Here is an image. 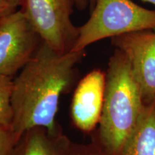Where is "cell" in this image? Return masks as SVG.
Listing matches in <instances>:
<instances>
[{"mask_svg": "<svg viewBox=\"0 0 155 155\" xmlns=\"http://www.w3.org/2000/svg\"><path fill=\"white\" fill-rule=\"evenodd\" d=\"M84 51L58 53L42 42L34 55L13 81L11 129L18 140L35 127L50 133L60 130L55 119L62 95L68 92L75 78V65Z\"/></svg>", "mask_w": 155, "mask_h": 155, "instance_id": "obj_1", "label": "cell"}, {"mask_svg": "<svg viewBox=\"0 0 155 155\" xmlns=\"http://www.w3.org/2000/svg\"><path fill=\"white\" fill-rule=\"evenodd\" d=\"M145 104L131 64L119 49L110 58L99 121L100 148L106 155H122Z\"/></svg>", "mask_w": 155, "mask_h": 155, "instance_id": "obj_2", "label": "cell"}, {"mask_svg": "<svg viewBox=\"0 0 155 155\" xmlns=\"http://www.w3.org/2000/svg\"><path fill=\"white\" fill-rule=\"evenodd\" d=\"M154 30L155 10L131 0H96L88 21L78 28L71 51H84L90 45L108 38Z\"/></svg>", "mask_w": 155, "mask_h": 155, "instance_id": "obj_3", "label": "cell"}, {"mask_svg": "<svg viewBox=\"0 0 155 155\" xmlns=\"http://www.w3.org/2000/svg\"><path fill=\"white\" fill-rule=\"evenodd\" d=\"M72 0H22L21 10L42 42L58 53L71 51L78 28L71 21Z\"/></svg>", "mask_w": 155, "mask_h": 155, "instance_id": "obj_4", "label": "cell"}, {"mask_svg": "<svg viewBox=\"0 0 155 155\" xmlns=\"http://www.w3.org/2000/svg\"><path fill=\"white\" fill-rule=\"evenodd\" d=\"M40 37L21 9L0 25V75L12 77L30 61L40 45Z\"/></svg>", "mask_w": 155, "mask_h": 155, "instance_id": "obj_5", "label": "cell"}, {"mask_svg": "<svg viewBox=\"0 0 155 155\" xmlns=\"http://www.w3.org/2000/svg\"><path fill=\"white\" fill-rule=\"evenodd\" d=\"M127 56L140 86L145 105L155 103V32L144 30L111 38Z\"/></svg>", "mask_w": 155, "mask_h": 155, "instance_id": "obj_6", "label": "cell"}, {"mask_svg": "<svg viewBox=\"0 0 155 155\" xmlns=\"http://www.w3.org/2000/svg\"><path fill=\"white\" fill-rule=\"evenodd\" d=\"M106 88V73L93 70L79 81L71 106L75 127L83 132H91L99 124Z\"/></svg>", "mask_w": 155, "mask_h": 155, "instance_id": "obj_7", "label": "cell"}, {"mask_svg": "<svg viewBox=\"0 0 155 155\" xmlns=\"http://www.w3.org/2000/svg\"><path fill=\"white\" fill-rule=\"evenodd\" d=\"M71 144L61 131L35 127L23 133L9 155H66Z\"/></svg>", "mask_w": 155, "mask_h": 155, "instance_id": "obj_8", "label": "cell"}, {"mask_svg": "<svg viewBox=\"0 0 155 155\" xmlns=\"http://www.w3.org/2000/svg\"><path fill=\"white\" fill-rule=\"evenodd\" d=\"M122 155H155V103L145 105Z\"/></svg>", "mask_w": 155, "mask_h": 155, "instance_id": "obj_9", "label": "cell"}, {"mask_svg": "<svg viewBox=\"0 0 155 155\" xmlns=\"http://www.w3.org/2000/svg\"><path fill=\"white\" fill-rule=\"evenodd\" d=\"M12 87V77L0 75V126L11 127L13 118L11 102Z\"/></svg>", "mask_w": 155, "mask_h": 155, "instance_id": "obj_10", "label": "cell"}, {"mask_svg": "<svg viewBox=\"0 0 155 155\" xmlns=\"http://www.w3.org/2000/svg\"><path fill=\"white\" fill-rule=\"evenodd\" d=\"M18 139L11 127L0 126V155H9Z\"/></svg>", "mask_w": 155, "mask_h": 155, "instance_id": "obj_11", "label": "cell"}, {"mask_svg": "<svg viewBox=\"0 0 155 155\" xmlns=\"http://www.w3.org/2000/svg\"><path fill=\"white\" fill-rule=\"evenodd\" d=\"M66 155H106L100 148L95 145L73 144L70 147Z\"/></svg>", "mask_w": 155, "mask_h": 155, "instance_id": "obj_12", "label": "cell"}, {"mask_svg": "<svg viewBox=\"0 0 155 155\" xmlns=\"http://www.w3.org/2000/svg\"><path fill=\"white\" fill-rule=\"evenodd\" d=\"M22 4V0H0V19L18 10Z\"/></svg>", "mask_w": 155, "mask_h": 155, "instance_id": "obj_13", "label": "cell"}, {"mask_svg": "<svg viewBox=\"0 0 155 155\" xmlns=\"http://www.w3.org/2000/svg\"><path fill=\"white\" fill-rule=\"evenodd\" d=\"M74 5L80 10H83L86 9V7L89 5L88 0H72Z\"/></svg>", "mask_w": 155, "mask_h": 155, "instance_id": "obj_14", "label": "cell"}, {"mask_svg": "<svg viewBox=\"0 0 155 155\" xmlns=\"http://www.w3.org/2000/svg\"><path fill=\"white\" fill-rule=\"evenodd\" d=\"M96 0H88V2H89V7H90V10L91 12L92 11V9H94L95 4H96Z\"/></svg>", "mask_w": 155, "mask_h": 155, "instance_id": "obj_15", "label": "cell"}, {"mask_svg": "<svg viewBox=\"0 0 155 155\" xmlns=\"http://www.w3.org/2000/svg\"><path fill=\"white\" fill-rule=\"evenodd\" d=\"M141 1L146 2H150L151 4H152V5H155V0H141Z\"/></svg>", "mask_w": 155, "mask_h": 155, "instance_id": "obj_16", "label": "cell"}, {"mask_svg": "<svg viewBox=\"0 0 155 155\" xmlns=\"http://www.w3.org/2000/svg\"><path fill=\"white\" fill-rule=\"evenodd\" d=\"M4 19H5V18H4ZM4 19H0V25L2 24V21L4 20Z\"/></svg>", "mask_w": 155, "mask_h": 155, "instance_id": "obj_17", "label": "cell"}]
</instances>
